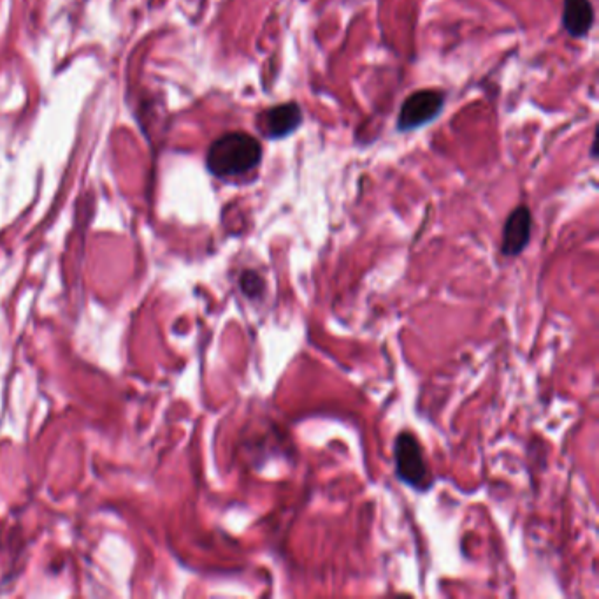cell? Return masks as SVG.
Instances as JSON below:
<instances>
[{"label":"cell","instance_id":"6da1fadb","mask_svg":"<svg viewBox=\"0 0 599 599\" xmlns=\"http://www.w3.org/2000/svg\"><path fill=\"white\" fill-rule=\"evenodd\" d=\"M262 160V146L245 132H229L213 145L206 155V167L217 178H234L250 173Z\"/></svg>","mask_w":599,"mask_h":599},{"label":"cell","instance_id":"3957f363","mask_svg":"<svg viewBox=\"0 0 599 599\" xmlns=\"http://www.w3.org/2000/svg\"><path fill=\"white\" fill-rule=\"evenodd\" d=\"M443 106H445V99L440 92L434 90L415 92L401 106L397 116V129H420L422 125L433 122L434 118L440 115Z\"/></svg>","mask_w":599,"mask_h":599},{"label":"cell","instance_id":"7a4b0ae2","mask_svg":"<svg viewBox=\"0 0 599 599\" xmlns=\"http://www.w3.org/2000/svg\"><path fill=\"white\" fill-rule=\"evenodd\" d=\"M394 461H396L397 477L408 487H412L415 491H427L433 484L422 447L412 433L403 431L397 434L394 441Z\"/></svg>","mask_w":599,"mask_h":599},{"label":"cell","instance_id":"52a82bcc","mask_svg":"<svg viewBox=\"0 0 599 599\" xmlns=\"http://www.w3.org/2000/svg\"><path fill=\"white\" fill-rule=\"evenodd\" d=\"M241 289H243L246 296L252 297V299L259 297L260 292H262V280H260V276L255 271H245L241 275Z\"/></svg>","mask_w":599,"mask_h":599},{"label":"cell","instance_id":"8992f818","mask_svg":"<svg viewBox=\"0 0 599 599\" xmlns=\"http://www.w3.org/2000/svg\"><path fill=\"white\" fill-rule=\"evenodd\" d=\"M564 29L571 37H584L594 25V9L589 0H564Z\"/></svg>","mask_w":599,"mask_h":599},{"label":"cell","instance_id":"277c9868","mask_svg":"<svg viewBox=\"0 0 599 599\" xmlns=\"http://www.w3.org/2000/svg\"><path fill=\"white\" fill-rule=\"evenodd\" d=\"M303 123V113L296 102L266 109L257 116V129L268 139H283L294 134Z\"/></svg>","mask_w":599,"mask_h":599},{"label":"cell","instance_id":"5b68a950","mask_svg":"<svg viewBox=\"0 0 599 599\" xmlns=\"http://www.w3.org/2000/svg\"><path fill=\"white\" fill-rule=\"evenodd\" d=\"M531 229H533V217L529 208L519 206L517 210H513L503 229L501 253L506 257H517L524 252L531 239Z\"/></svg>","mask_w":599,"mask_h":599}]
</instances>
